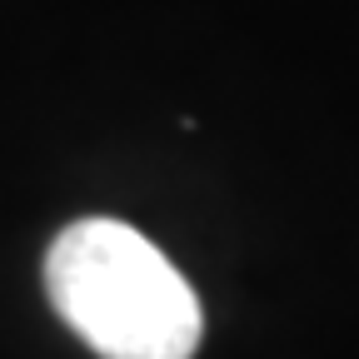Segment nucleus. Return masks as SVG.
Here are the masks:
<instances>
[{"instance_id":"nucleus-1","label":"nucleus","mask_w":359,"mask_h":359,"mask_svg":"<svg viewBox=\"0 0 359 359\" xmlns=\"http://www.w3.org/2000/svg\"><path fill=\"white\" fill-rule=\"evenodd\" d=\"M45 294L100 359H195L205 314L170 255L125 219H75L50 240Z\"/></svg>"}]
</instances>
